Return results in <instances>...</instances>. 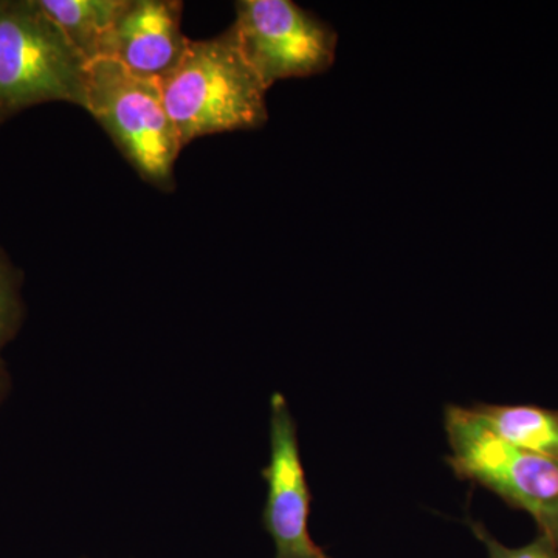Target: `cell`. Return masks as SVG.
Here are the masks:
<instances>
[{
  "label": "cell",
  "mask_w": 558,
  "mask_h": 558,
  "mask_svg": "<svg viewBox=\"0 0 558 558\" xmlns=\"http://www.w3.org/2000/svg\"><path fill=\"white\" fill-rule=\"evenodd\" d=\"M182 148L196 138L259 130L269 120L267 89L242 57L231 28L191 40L160 83Z\"/></svg>",
  "instance_id": "obj_1"
},
{
  "label": "cell",
  "mask_w": 558,
  "mask_h": 558,
  "mask_svg": "<svg viewBox=\"0 0 558 558\" xmlns=\"http://www.w3.org/2000/svg\"><path fill=\"white\" fill-rule=\"evenodd\" d=\"M87 68L38 0H0V126L46 102L84 108Z\"/></svg>",
  "instance_id": "obj_2"
},
{
  "label": "cell",
  "mask_w": 558,
  "mask_h": 558,
  "mask_svg": "<svg viewBox=\"0 0 558 558\" xmlns=\"http://www.w3.org/2000/svg\"><path fill=\"white\" fill-rule=\"evenodd\" d=\"M83 109L140 178L163 193L175 190L174 167L183 148L160 81L135 75L108 58L89 62Z\"/></svg>",
  "instance_id": "obj_3"
},
{
  "label": "cell",
  "mask_w": 558,
  "mask_h": 558,
  "mask_svg": "<svg viewBox=\"0 0 558 558\" xmlns=\"http://www.w3.org/2000/svg\"><path fill=\"white\" fill-rule=\"evenodd\" d=\"M447 458L458 478L473 481L534 519L539 534L558 545V459L517 449L462 407L446 410Z\"/></svg>",
  "instance_id": "obj_4"
},
{
  "label": "cell",
  "mask_w": 558,
  "mask_h": 558,
  "mask_svg": "<svg viewBox=\"0 0 558 558\" xmlns=\"http://www.w3.org/2000/svg\"><path fill=\"white\" fill-rule=\"evenodd\" d=\"M234 11L231 32L267 89L278 81L323 75L337 60V32L292 0H240Z\"/></svg>",
  "instance_id": "obj_5"
},
{
  "label": "cell",
  "mask_w": 558,
  "mask_h": 558,
  "mask_svg": "<svg viewBox=\"0 0 558 558\" xmlns=\"http://www.w3.org/2000/svg\"><path fill=\"white\" fill-rule=\"evenodd\" d=\"M263 523L277 558H330L310 534L311 490L301 462L299 432L284 396L270 399V461Z\"/></svg>",
  "instance_id": "obj_6"
},
{
  "label": "cell",
  "mask_w": 558,
  "mask_h": 558,
  "mask_svg": "<svg viewBox=\"0 0 558 558\" xmlns=\"http://www.w3.org/2000/svg\"><path fill=\"white\" fill-rule=\"evenodd\" d=\"M182 16L183 3L179 0H128L102 58L161 83L190 43L182 32Z\"/></svg>",
  "instance_id": "obj_7"
},
{
  "label": "cell",
  "mask_w": 558,
  "mask_h": 558,
  "mask_svg": "<svg viewBox=\"0 0 558 558\" xmlns=\"http://www.w3.org/2000/svg\"><path fill=\"white\" fill-rule=\"evenodd\" d=\"M87 62L101 60L113 25L128 0H38Z\"/></svg>",
  "instance_id": "obj_8"
},
{
  "label": "cell",
  "mask_w": 558,
  "mask_h": 558,
  "mask_svg": "<svg viewBox=\"0 0 558 558\" xmlns=\"http://www.w3.org/2000/svg\"><path fill=\"white\" fill-rule=\"evenodd\" d=\"M488 428L517 449L558 459V410L532 405H476Z\"/></svg>",
  "instance_id": "obj_9"
},
{
  "label": "cell",
  "mask_w": 558,
  "mask_h": 558,
  "mask_svg": "<svg viewBox=\"0 0 558 558\" xmlns=\"http://www.w3.org/2000/svg\"><path fill=\"white\" fill-rule=\"evenodd\" d=\"M24 315L22 274L0 250V362L3 349L20 332Z\"/></svg>",
  "instance_id": "obj_10"
},
{
  "label": "cell",
  "mask_w": 558,
  "mask_h": 558,
  "mask_svg": "<svg viewBox=\"0 0 558 558\" xmlns=\"http://www.w3.org/2000/svg\"><path fill=\"white\" fill-rule=\"evenodd\" d=\"M469 526L486 548L487 558H558V545L550 542L545 535L538 534L534 542L521 546V548H508L498 542L483 524L469 521Z\"/></svg>",
  "instance_id": "obj_11"
},
{
  "label": "cell",
  "mask_w": 558,
  "mask_h": 558,
  "mask_svg": "<svg viewBox=\"0 0 558 558\" xmlns=\"http://www.w3.org/2000/svg\"><path fill=\"white\" fill-rule=\"evenodd\" d=\"M11 389V379L9 371L5 368V363L0 362V405H2L3 400L7 399V396L10 395Z\"/></svg>",
  "instance_id": "obj_12"
}]
</instances>
